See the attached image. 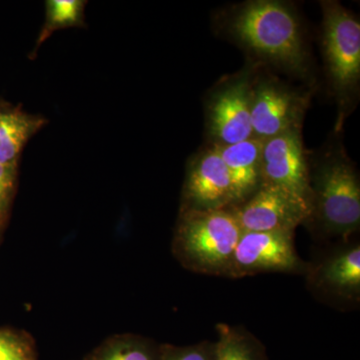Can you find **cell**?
Returning <instances> with one entry per match:
<instances>
[{"instance_id": "6da1fadb", "label": "cell", "mask_w": 360, "mask_h": 360, "mask_svg": "<svg viewBox=\"0 0 360 360\" xmlns=\"http://www.w3.org/2000/svg\"><path fill=\"white\" fill-rule=\"evenodd\" d=\"M220 27L260 63L309 79V52L300 16L291 4L250 0L225 11Z\"/></svg>"}, {"instance_id": "7a4b0ae2", "label": "cell", "mask_w": 360, "mask_h": 360, "mask_svg": "<svg viewBox=\"0 0 360 360\" xmlns=\"http://www.w3.org/2000/svg\"><path fill=\"white\" fill-rule=\"evenodd\" d=\"M309 182L310 219H316L326 233L347 240L360 227V182L341 144H333L314 158Z\"/></svg>"}, {"instance_id": "3957f363", "label": "cell", "mask_w": 360, "mask_h": 360, "mask_svg": "<svg viewBox=\"0 0 360 360\" xmlns=\"http://www.w3.org/2000/svg\"><path fill=\"white\" fill-rule=\"evenodd\" d=\"M241 234L231 207L205 212L180 210L172 252L187 270L226 277Z\"/></svg>"}, {"instance_id": "277c9868", "label": "cell", "mask_w": 360, "mask_h": 360, "mask_svg": "<svg viewBox=\"0 0 360 360\" xmlns=\"http://www.w3.org/2000/svg\"><path fill=\"white\" fill-rule=\"evenodd\" d=\"M321 45L329 82L341 108L359 92L360 82V22L340 2L324 0Z\"/></svg>"}, {"instance_id": "5b68a950", "label": "cell", "mask_w": 360, "mask_h": 360, "mask_svg": "<svg viewBox=\"0 0 360 360\" xmlns=\"http://www.w3.org/2000/svg\"><path fill=\"white\" fill-rule=\"evenodd\" d=\"M255 68L253 63L224 78L208 94L205 123L212 146L238 143L253 137L250 103Z\"/></svg>"}, {"instance_id": "8992f818", "label": "cell", "mask_w": 360, "mask_h": 360, "mask_svg": "<svg viewBox=\"0 0 360 360\" xmlns=\"http://www.w3.org/2000/svg\"><path fill=\"white\" fill-rule=\"evenodd\" d=\"M307 91L291 87L271 75H255L250 116L253 136L266 141L290 130L302 129L309 105Z\"/></svg>"}, {"instance_id": "52a82bcc", "label": "cell", "mask_w": 360, "mask_h": 360, "mask_svg": "<svg viewBox=\"0 0 360 360\" xmlns=\"http://www.w3.org/2000/svg\"><path fill=\"white\" fill-rule=\"evenodd\" d=\"M295 232H243L226 277L243 278L266 272L304 274V264L295 250Z\"/></svg>"}, {"instance_id": "ba28073f", "label": "cell", "mask_w": 360, "mask_h": 360, "mask_svg": "<svg viewBox=\"0 0 360 360\" xmlns=\"http://www.w3.org/2000/svg\"><path fill=\"white\" fill-rule=\"evenodd\" d=\"M260 186L281 189L311 208L309 165L302 129L290 130L264 142Z\"/></svg>"}, {"instance_id": "9c48e42d", "label": "cell", "mask_w": 360, "mask_h": 360, "mask_svg": "<svg viewBox=\"0 0 360 360\" xmlns=\"http://www.w3.org/2000/svg\"><path fill=\"white\" fill-rule=\"evenodd\" d=\"M238 205L229 170L217 149L198 153L187 167L180 210H217Z\"/></svg>"}, {"instance_id": "30bf717a", "label": "cell", "mask_w": 360, "mask_h": 360, "mask_svg": "<svg viewBox=\"0 0 360 360\" xmlns=\"http://www.w3.org/2000/svg\"><path fill=\"white\" fill-rule=\"evenodd\" d=\"M241 231L295 232L309 221L311 208L290 193L269 186H260L255 193L231 207Z\"/></svg>"}, {"instance_id": "8fae6325", "label": "cell", "mask_w": 360, "mask_h": 360, "mask_svg": "<svg viewBox=\"0 0 360 360\" xmlns=\"http://www.w3.org/2000/svg\"><path fill=\"white\" fill-rule=\"evenodd\" d=\"M309 285L314 290L348 302H359L360 246H347L328 255L307 269Z\"/></svg>"}, {"instance_id": "7c38bea8", "label": "cell", "mask_w": 360, "mask_h": 360, "mask_svg": "<svg viewBox=\"0 0 360 360\" xmlns=\"http://www.w3.org/2000/svg\"><path fill=\"white\" fill-rule=\"evenodd\" d=\"M262 139L251 137L227 146H212L219 153L231 175L238 195V205L255 193L260 186Z\"/></svg>"}, {"instance_id": "4fadbf2b", "label": "cell", "mask_w": 360, "mask_h": 360, "mask_svg": "<svg viewBox=\"0 0 360 360\" xmlns=\"http://www.w3.org/2000/svg\"><path fill=\"white\" fill-rule=\"evenodd\" d=\"M42 116L30 115L20 108L0 111V163L18 165L28 141L46 124Z\"/></svg>"}, {"instance_id": "5bb4252c", "label": "cell", "mask_w": 360, "mask_h": 360, "mask_svg": "<svg viewBox=\"0 0 360 360\" xmlns=\"http://www.w3.org/2000/svg\"><path fill=\"white\" fill-rule=\"evenodd\" d=\"M217 333L214 360H269L264 343L243 326L219 323Z\"/></svg>"}, {"instance_id": "9a60e30c", "label": "cell", "mask_w": 360, "mask_h": 360, "mask_svg": "<svg viewBox=\"0 0 360 360\" xmlns=\"http://www.w3.org/2000/svg\"><path fill=\"white\" fill-rule=\"evenodd\" d=\"M160 345L143 336L123 333L110 336L84 360H160Z\"/></svg>"}, {"instance_id": "2e32d148", "label": "cell", "mask_w": 360, "mask_h": 360, "mask_svg": "<svg viewBox=\"0 0 360 360\" xmlns=\"http://www.w3.org/2000/svg\"><path fill=\"white\" fill-rule=\"evenodd\" d=\"M86 2L82 0H49L46 1L45 22L39 35L35 49L58 30L84 25Z\"/></svg>"}, {"instance_id": "e0dca14e", "label": "cell", "mask_w": 360, "mask_h": 360, "mask_svg": "<svg viewBox=\"0 0 360 360\" xmlns=\"http://www.w3.org/2000/svg\"><path fill=\"white\" fill-rule=\"evenodd\" d=\"M0 360H39L34 341L25 333L0 328Z\"/></svg>"}, {"instance_id": "ac0fdd59", "label": "cell", "mask_w": 360, "mask_h": 360, "mask_svg": "<svg viewBox=\"0 0 360 360\" xmlns=\"http://www.w3.org/2000/svg\"><path fill=\"white\" fill-rule=\"evenodd\" d=\"M215 341L203 340L186 347L160 345V360H214Z\"/></svg>"}, {"instance_id": "d6986e66", "label": "cell", "mask_w": 360, "mask_h": 360, "mask_svg": "<svg viewBox=\"0 0 360 360\" xmlns=\"http://www.w3.org/2000/svg\"><path fill=\"white\" fill-rule=\"evenodd\" d=\"M18 179V165H2L0 163V231L8 219L15 193Z\"/></svg>"}, {"instance_id": "ffe728a7", "label": "cell", "mask_w": 360, "mask_h": 360, "mask_svg": "<svg viewBox=\"0 0 360 360\" xmlns=\"http://www.w3.org/2000/svg\"><path fill=\"white\" fill-rule=\"evenodd\" d=\"M0 111H1V108H0Z\"/></svg>"}]
</instances>
